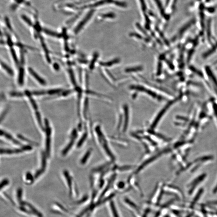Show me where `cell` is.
I'll list each match as a JSON object with an SVG mask.
<instances>
[{
    "instance_id": "24",
    "label": "cell",
    "mask_w": 217,
    "mask_h": 217,
    "mask_svg": "<svg viewBox=\"0 0 217 217\" xmlns=\"http://www.w3.org/2000/svg\"><path fill=\"white\" fill-rule=\"evenodd\" d=\"M45 32L47 34L52 36H54V37H59V35L57 33L51 30H49V29H45Z\"/></svg>"
},
{
    "instance_id": "27",
    "label": "cell",
    "mask_w": 217,
    "mask_h": 217,
    "mask_svg": "<svg viewBox=\"0 0 217 217\" xmlns=\"http://www.w3.org/2000/svg\"><path fill=\"white\" fill-rule=\"evenodd\" d=\"M9 180H8L7 179H6V178H5V179H3V180L1 181V189H3V188H5V186H7L9 184Z\"/></svg>"
},
{
    "instance_id": "4",
    "label": "cell",
    "mask_w": 217,
    "mask_h": 217,
    "mask_svg": "<svg viewBox=\"0 0 217 217\" xmlns=\"http://www.w3.org/2000/svg\"><path fill=\"white\" fill-rule=\"evenodd\" d=\"M63 174L65 177L66 181H67L69 196L72 199H74L79 196V191H78L77 187L76 185H73V183H72V178L71 177H70L69 172L67 171V170H64Z\"/></svg>"
},
{
    "instance_id": "37",
    "label": "cell",
    "mask_w": 217,
    "mask_h": 217,
    "mask_svg": "<svg viewBox=\"0 0 217 217\" xmlns=\"http://www.w3.org/2000/svg\"><path fill=\"white\" fill-rule=\"evenodd\" d=\"M213 194H216L217 193V184L216 185V186L215 187L213 191Z\"/></svg>"
},
{
    "instance_id": "22",
    "label": "cell",
    "mask_w": 217,
    "mask_h": 217,
    "mask_svg": "<svg viewBox=\"0 0 217 217\" xmlns=\"http://www.w3.org/2000/svg\"><path fill=\"white\" fill-rule=\"evenodd\" d=\"M17 137H18V138H19L20 139L24 141L29 143V144H31L32 145H34V146H37L39 145V144H38V143L30 140H29L28 139L24 137V136L21 135V134H18V135H17Z\"/></svg>"
},
{
    "instance_id": "6",
    "label": "cell",
    "mask_w": 217,
    "mask_h": 217,
    "mask_svg": "<svg viewBox=\"0 0 217 217\" xmlns=\"http://www.w3.org/2000/svg\"><path fill=\"white\" fill-rule=\"evenodd\" d=\"M94 10H91V11H90V12H89V13H88V14L86 15V16H85L84 18H83V19L81 21H80V22L78 24V25H77V26H76L75 28L74 29V32L75 34H77L78 33L80 32L81 30V29L83 28V27H84L85 25H86V24L89 21V20H90V19L91 18V17H92V15H93V14H94Z\"/></svg>"
},
{
    "instance_id": "2",
    "label": "cell",
    "mask_w": 217,
    "mask_h": 217,
    "mask_svg": "<svg viewBox=\"0 0 217 217\" xmlns=\"http://www.w3.org/2000/svg\"><path fill=\"white\" fill-rule=\"evenodd\" d=\"M94 130L100 148L109 160L113 162H114L115 160V155L110 147V142L102 127L100 125H96Z\"/></svg>"
},
{
    "instance_id": "38",
    "label": "cell",
    "mask_w": 217,
    "mask_h": 217,
    "mask_svg": "<svg viewBox=\"0 0 217 217\" xmlns=\"http://www.w3.org/2000/svg\"><path fill=\"white\" fill-rule=\"evenodd\" d=\"M62 1V0H58V1L59 2H60V1Z\"/></svg>"
},
{
    "instance_id": "36",
    "label": "cell",
    "mask_w": 217,
    "mask_h": 217,
    "mask_svg": "<svg viewBox=\"0 0 217 217\" xmlns=\"http://www.w3.org/2000/svg\"><path fill=\"white\" fill-rule=\"evenodd\" d=\"M141 3L142 5V8H143V11H145L146 9V5L144 2V0H140Z\"/></svg>"
},
{
    "instance_id": "26",
    "label": "cell",
    "mask_w": 217,
    "mask_h": 217,
    "mask_svg": "<svg viewBox=\"0 0 217 217\" xmlns=\"http://www.w3.org/2000/svg\"><path fill=\"white\" fill-rule=\"evenodd\" d=\"M11 55L13 59H14V62H15V63L17 64H18V59H17V57H16V53H15V51L14 50V49H12L11 50Z\"/></svg>"
},
{
    "instance_id": "21",
    "label": "cell",
    "mask_w": 217,
    "mask_h": 217,
    "mask_svg": "<svg viewBox=\"0 0 217 217\" xmlns=\"http://www.w3.org/2000/svg\"><path fill=\"white\" fill-rule=\"evenodd\" d=\"M25 179L27 181H28L27 184H30L33 183L34 181L35 178L30 173L28 172L26 173L25 175Z\"/></svg>"
},
{
    "instance_id": "34",
    "label": "cell",
    "mask_w": 217,
    "mask_h": 217,
    "mask_svg": "<svg viewBox=\"0 0 217 217\" xmlns=\"http://www.w3.org/2000/svg\"><path fill=\"white\" fill-rule=\"evenodd\" d=\"M11 95L13 97H21L23 95L21 93H19V92H12L11 93Z\"/></svg>"
},
{
    "instance_id": "12",
    "label": "cell",
    "mask_w": 217,
    "mask_h": 217,
    "mask_svg": "<svg viewBox=\"0 0 217 217\" xmlns=\"http://www.w3.org/2000/svg\"><path fill=\"white\" fill-rule=\"evenodd\" d=\"M29 72L30 74L31 75L32 77H33V78H34L35 80H36V81L39 82L40 84L43 85H46V81H45V80H44V79H42V78L36 72H35L34 70H33V69H31V68H29Z\"/></svg>"
},
{
    "instance_id": "35",
    "label": "cell",
    "mask_w": 217,
    "mask_h": 217,
    "mask_svg": "<svg viewBox=\"0 0 217 217\" xmlns=\"http://www.w3.org/2000/svg\"><path fill=\"white\" fill-rule=\"evenodd\" d=\"M103 16H104V17L105 18H113V17L115 16V15L114 14H106V15H103Z\"/></svg>"
},
{
    "instance_id": "16",
    "label": "cell",
    "mask_w": 217,
    "mask_h": 217,
    "mask_svg": "<svg viewBox=\"0 0 217 217\" xmlns=\"http://www.w3.org/2000/svg\"><path fill=\"white\" fill-rule=\"evenodd\" d=\"M35 114H36V119H37V122L39 124V127L42 131H45V127H44L42 123L41 117L40 113L39 111H35Z\"/></svg>"
},
{
    "instance_id": "9",
    "label": "cell",
    "mask_w": 217,
    "mask_h": 217,
    "mask_svg": "<svg viewBox=\"0 0 217 217\" xmlns=\"http://www.w3.org/2000/svg\"><path fill=\"white\" fill-rule=\"evenodd\" d=\"M52 210L55 213L61 215H65L68 213V210L63 206L59 203H54L52 206Z\"/></svg>"
},
{
    "instance_id": "31",
    "label": "cell",
    "mask_w": 217,
    "mask_h": 217,
    "mask_svg": "<svg viewBox=\"0 0 217 217\" xmlns=\"http://www.w3.org/2000/svg\"><path fill=\"white\" fill-rule=\"evenodd\" d=\"M21 148L22 149L23 151L31 150L32 149V147L29 145H25V146H22Z\"/></svg>"
},
{
    "instance_id": "29",
    "label": "cell",
    "mask_w": 217,
    "mask_h": 217,
    "mask_svg": "<svg viewBox=\"0 0 217 217\" xmlns=\"http://www.w3.org/2000/svg\"><path fill=\"white\" fill-rule=\"evenodd\" d=\"M119 62V60H117V59H116V60H113V61L110 62L106 63H101V64H102V65L103 66H109L112 65H113L115 64H116L117 63Z\"/></svg>"
},
{
    "instance_id": "5",
    "label": "cell",
    "mask_w": 217,
    "mask_h": 217,
    "mask_svg": "<svg viewBox=\"0 0 217 217\" xmlns=\"http://www.w3.org/2000/svg\"><path fill=\"white\" fill-rule=\"evenodd\" d=\"M45 131L46 132V153L47 156L49 157L50 156L51 135L52 130L49 122L47 119H45Z\"/></svg>"
},
{
    "instance_id": "32",
    "label": "cell",
    "mask_w": 217,
    "mask_h": 217,
    "mask_svg": "<svg viewBox=\"0 0 217 217\" xmlns=\"http://www.w3.org/2000/svg\"><path fill=\"white\" fill-rule=\"evenodd\" d=\"M141 67H135V68H132V69H127V70H126V71L131 72L139 71V70H141Z\"/></svg>"
},
{
    "instance_id": "19",
    "label": "cell",
    "mask_w": 217,
    "mask_h": 217,
    "mask_svg": "<svg viewBox=\"0 0 217 217\" xmlns=\"http://www.w3.org/2000/svg\"><path fill=\"white\" fill-rule=\"evenodd\" d=\"M110 210H111V216L112 217H120V215L118 214V212L116 208H115L114 204L111 203L110 205Z\"/></svg>"
},
{
    "instance_id": "1",
    "label": "cell",
    "mask_w": 217,
    "mask_h": 217,
    "mask_svg": "<svg viewBox=\"0 0 217 217\" xmlns=\"http://www.w3.org/2000/svg\"><path fill=\"white\" fill-rule=\"evenodd\" d=\"M16 208L21 213L32 217H43L42 213L32 203L24 200L23 191L19 188L16 191Z\"/></svg>"
},
{
    "instance_id": "25",
    "label": "cell",
    "mask_w": 217,
    "mask_h": 217,
    "mask_svg": "<svg viewBox=\"0 0 217 217\" xmlns=\"http://www.w3.org/2000/svg\"><path fill=\"white\" fill-rule=\"evenodd\" d=\"M21 18L24 21H25L27 25H29V26L32 25V23L31 21L27 16H25V15H22Z\"/></svg>"
},
{
    "instance_id": "14",
    "label": "cell",
    "mask_w": 217,
    "mask_h": 217,
    "mask_svg": "<svg viewBox=\"0 0 217 217\" xmlns=\"http://www.w3.org/2000/svg\"><path fill=\"white\" fill-rule=\"evenodd\" d=\"M70 139H71V140H70L69 144H68V145H67V146L63 150H62V154L63 156H65L66 155H67V153L69 152V151L70 150V149H71V148L72 147V146H73L76 139L72 138Z\"/></svg>"
},
{
    "instance_id": "11",
    "label": "cell",
    "mask_w": 217,
    "mask_h": 217,
    "mask_svg": "<svg viewBox=\"0 0 217 217\" xmlns=\"http://www.w3.org/2000/svg\"><path fill=\"white\" fill-rule=\"evenodd\" d=\"M204 192V189H201L198 191L197 193V194L195 196L194 198L193 199L192 201L190 203V206H189V208L191 209H193L194 208L195 206L198 202L199 199H200L203 194Z\"/></svg>"
},
{
    "instance_id": "3",
    "label": "cell",
    "mask_w": 217,
    "mask_h": 217,
    "mask_svg": "<svg viewBox=\"0 0 217 217\" xmlns=\"http://www.w3.org/2000/svg\"><path fill=\"white\" fill-rule=\"evenodd\" d=\"M128 107L125 105L123 107V114H121L117 128L123 132H126L129 125L130 115Z\"/></svg>"
},
{
    "instance_id": "17",
    "label": "cell",
    "mask_w": 217,
    "mask_h": 217,
    "mask_svg": "<svg viewBox=\"0 0 217 217\" xmlns=\"http://www.w3.org/2000/svg\"><path fill=\"white\" fill-rule=\"evenodd\" d=\"M24 76H25V73L24 69H21L20 70L19 73L18 75V82L19 84L22 85L24 83Z\"/></svg>"
},
{
    "instance_id": "20",
    "label": "cell",
    "mask_w": 217,
    "mask_h": 217,
    "mask_svg": "<svg viewBox=\"0 0 217 217\" xmlns=\"http://www.w3.org/2000/svg\"><path fill=\"white\" fill-rule=\"evenodd\" d=\"M88 133L87 132H85L84 133L83 135H82V137L80 138L79 141L78 142V144H77V148H79L82 146L83 143H84L85 140H86L87 137Z\"/></svg>"
},
{
    "instance_id": "33",
    "label": "cell",
    "mask_w": 217,
    "mask_h": 217,
    "mask_svg": "<svg viewBox=\"0 0 217 217\" xmlns=\"http://www.w3.org/2000/svg\"><path fill=\"white\" fill-rule=\"evenodd\" d=\"M208 206H217V201H210L207 203Z\"/></svg>"
},
{
    "instance_id": "7",
    "label": "cell",
    "mask_w": 217,
    "mask_h": 217,
    "mask_svg": "<svg viewBox=\"0 0 217 217\" xmlns=\"http://www.w3.org/2000/svg\"><path fill=\"white\" fill-rule=\"evenodd\" d=\"M46 152H43L42 153V167L40 169L37 170L35 173L34 176L35 179H37L44 173L46 170Z\"/></svg>"
},
{
    "instance_id": "15",
    "label": "cell",
    "mask_w": 217,
    "mask_h": 217,
    "mask_svg": "<svg viewBox=\"0 0 217 217\" xmlns=\"http://www.w3.org/2000/svg\"><path fill=\"white\" fill-rule=\"evenodd\" d=\"M91 153H92V149H89L86 152L85 154L82 158H81V160H80V163L82 165H85V164H86L87 161L88 160L89 157H90Z\"/></svg>"
},
{
    "instance_id": "13",
    "label": "cell",
    "mask_w": 217,
    "mask_h": 217,
    "mask_svg": "<svg viewBox=\"0 0 217 217\" xmlns=\"http://www.w3.org/2000/svg\"><path fill=\"white\" fill-rule=\"evenodd\" d=\"M1 136L3 135V136H5V137L6 138H7V139L9 140H11V141L13 142V143H14V144H16V145H22L21 144L19 141H18L17 140L15 139L14 137H12L10 134H8V133L6 132L5 131H3L2 130H1Z\"/></svg>"
},
{
    "instance_id": "18",
    "label": "cell",
    "mask_w": 217,
    "mask_h": 217,
    "mask_svg": "<svg viewBox=\"0 0 217 217\" xmlns=\"http://www.w3.org/2000/svg\"><path fill=\"white\" fill-rule=\"evenodd\" d=\"M1 64L2 67H3V69L5 70V71H6V72H7L8 74H9L10 75H13L14 74V72H13V70H12L10 67L8 65H7L6 63H5L1 61Z\"/></svg>"
},
{
    "instance_id": "28",
    "label": "cell",
    "mask_w": 217,
    "mask_h": 217,
    "mask_svg": "<svg viewBox=\"0 0 217 217\" xmlns=\"http://www.w3.org/2000/svg\"><path fill=\"white\" fill-rule=\"evenodd\" d=\"M77 132L76 129H74L72 132L71 134H70V138H75L76 139L77 137Z\"/></svg>"
},
{
    "instance_id": "30",
    "label": "cell",
    "mask_w": 217,
    "mask_h": 217,
    "mask_svg": "<svg viewBox=\"0 0 217 217\" xmlns=\"http://www.w3.org/2000/svg\"><path fill=\"white\" fill-rule=\"evenodd\" d=\"M62 91L61 89H53V90H51L50 91H48V93L50 95H55L58 94L60 92V91Z\"/></svg>"
},
{
    "instance_id": "8",
    "label": "cell",
    "mask_w": 217,
    "mask_h": 217,
    "mask_svg": "<svg viewBox=\"0 0 217 217\" xmlns=\"http://www.w3.org/2000/svg\"><path fill=\"white\" fill-rule=\"evenodd\" d=\"M205 177V175H202V176L198 177L197 179H195L192 183L189 184L188 185V187L190 188H189V191H188V194L189 196L192 195L193 193L194 192L196 188L198 187V185L204 180Z\"/></svg>"
},
{
    "instance_id": "23",
    "label": "cell",
    "mask_w": 217,
    "mask_h": 217,
    "mask_svg": "<svg viewBox=\"0 0 217 217\" xmlns=\"http://www.w3.org/2000/svg\"><path fill=\"white\" fill-rule=\"evenodd\" d=\"M1 154H7V155H11V154H16L15 149H1Z\"/></svg>"
},
{
    "instance_id": "10",
    "label": "cell",
    "mask_w": 217,
    "mask_h": 217,
    "mask_svg": "<svg viewBox=\"0 0 217 217\" xmlns=\"http://www.w3.org/2000/svg\"><path fill=\"white\" fill-rule=\"evenodd\" d=\"M165 189L168 191V192L175 194L178 199H183L184 198V194L181 190L176 187L173 186H166Z\"/></svg>"
}]
</instances>
